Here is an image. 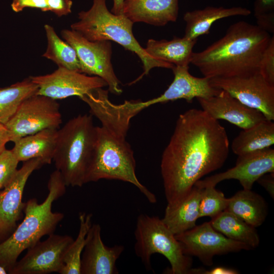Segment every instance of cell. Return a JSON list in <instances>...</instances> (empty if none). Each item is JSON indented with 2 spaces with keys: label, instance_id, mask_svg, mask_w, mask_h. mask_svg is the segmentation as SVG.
<instances>
[{
  "label": "cell",
  "instance_id": "cell-1",
  "mask_svg": "<svg viewBox=\"0 0 274 274\" xmlns=\"http://www.w3.org/2000/svg\"><path fill=\"white\" fill-rule=\"evenodd\" d=\"M229 142L225 128L201 110L180 114L160 164L167 206L183 199L205 175L227 160Z\"/></svg>",
  "mask_w": 274,
  "mask_h": 274
},
{
  "label": "cell",
  "instance_id": "cell-2",
  "mask_svg": "<svg viewBox=\"0 0 274 274\" xmlns=\"http://www.w3.org/2000/svg\"><path fill=\"white\" fill-rule=\"evenodd\" d=\"M271 38L258 26L238 21L205 49L193 52L190 63L210 79L258 74L261 58Z\"/></svg>",
  "mask_w": 274,
  "mask_h": 274
},
{
  "label": "cell",
  "instance_id": "cell-3",
  "mask_svg": "<svg viewBox=\"0 0 274 274\" xmlns=\"http://www.w3.org/2000/svg\"><path fill=\"white\" fill-rule=\"evenodd\" d=\"M66 187L60 173L56 169L50 175L49 192L44 201L39 203L33 198L25 202L22 221L6 240L0 243V265L8 273L22 252L35 245L43 236L54 233L64 214L53 212L52 204L64 195Z\"/></svg>",
  "mask_w": 274,
  "mask_h": 274
},
{
  "label": "cell",
  "instance_id": "cell-4",
  "mask_svg": "<svg viewBox=\"0 0 274 274\" xmlns=\"http://www.w3.org/2000/svg\"><path fill=\"white\" fill-rule=\"evenodd\" d=\"M96 138L97 126L92 116L87 114L74 117L58 129L53 161L66 186L87 183Z\"/></svg>",
  "mask_w": 274,
  "mask_h": 274
},
{
  "label": "cell",
  "instance_id": "cell-5",
  "mask_svg": "<svg viewBox=\"0 0 274 274\" xmlns=\"http://www.w3.org/2000/svg\"><path fill=\"white\" fill-rule=\"evenodd\" d=\"M79 21L71 25L75 30L90 41H113L135 53L142 60L143 73L133 82L149 74L154 67L173 69L174 65L150 56L134 38L133 22L123 14L116 15L107 9L106 0H93L91 8L78 14Z\"/></svg>",
  "mask_w": 274,
  "mask_h": 274
},
{
  "label": "cell",
  "instance_id": "cell-6",
  "mask_svg": "<svg viewBox=\"0 0 274 274\" xmlns=\"http://www.w3.org/2000/svg\"><path fill=\"white\" fill-rule=\"evenodd\" d=\"M135 166L133 151L126 138L102 126H97L96 146L87 182L107 179L130 183L138 188L150 203H156L155 194L138 180Z\"/></svg>",
  "mask_w": 274,
  "mask_h": 274
},
{
  "label": "cell",
  "instance_id": "cell-7",
  "mask_svg": "<svg viewBox=\"0 0 274 274\" xmlns=\"http://www.w3.org/2000/svg\"><path fill=\"white\" fill-rule=\"evenodd\" d=\"M134 236L135 253L147 269H152V255L158 253L169 261L172 273H192V258L185 254L180 242L162 219L140 214L136 220Z\"/></svg>",
  "mask_w": 274,
  "mask_h": 274
},
{
  "label": "cell",
  "instance_id": "cell-8",
  "mask_svg": "<svg viewBox=\"0 0 274 274\" xmlns=\"http://www.w3.org/2000/svg\"><path fill=\"white\" fill-rule=\"evenodd\" d=\"M62 123L60 105L56 100L34 94L25 99L5 125L10 141L49 129H58Z\"/></svg>",
  "mask_w": 274,
  "mask_h": 274
},
{
  "label": "cell",
  "instance_id": "cell-9",
  "mask_svg": "<svg viewBox=\"0 0 274 274\" xmlns=\"http://www.w3.org/2000/svg\"><path fill=\"white\" fill-rule=\"evenodd\" d=\"M62 38L75 49L81 72L103 79L109 87L108 91L116 95L122 90L111 63L112 46L110 41H90L72 29H63Z\"/></svg>",
  "mask_w": 274,
  "mask_h": 274
},
{
  "label": "cell",
  "instance_id": "cell-10",
  "mask_svg": "<svg viewBox=\"0 0 274 274\" xmlns=\"http://www.w3.org/2000/svg\"><path fill=\"white\" fill-rule=\"evenodd\" d=\"M215 88L224 90L245 106L260 112L265 119L274 120V86L260 73L244 77L210 79Z\"/></svg>",
  "mask_w": 274,
  "mask_h": 274
},
{
  "label": "cell",
  "instance_id": "cell-11",
  "mask_svg": "<svg viewBox=\"0 0 274 274\" xmlns=\"http://www.w3.org/2000/svg\"><path fill=\"white\" fill-rule=\"evenodd\" d=\"M187 255L197 257L204 264H213V257L231 252L252 249L249 246L230 239L216 230L210 222L176 234Z\"/></svg>",
  "mask_w": 274,
  "mask_h": 274
},
{
  "label": "cell",
  "instance_id": "cell-12",
  "mask_svg": "<svg viewBox=\"0 0 274 274\" xmlns=\"http://www.w3.org/2000/svg\"><path fill=\"white\" fill-rule=\"evenodd\" d=\"M74 240L68 235L50 234L46 240L40 241L28 249L8 273H60L64 266L65 254Z\"/></svg>",
  "mask_w": 274,
  "mask_h": 274
},
{
  "label": "cell",
  "instance_id": "cell-13",
  "mask_svg": "<svg viewBox=\"0 0 274 274\" xmlns=\"http://www.w3.org/2000/svg\"><path fill=\"white\" fill-rule=\"evenodd\" d=\"M44 164L40 158L23 162L9 184L0 191V243L13 233L24 217L25 202L22 197L25 185L31 174Z\"/></svg>",
  "mask_w": 274,
  "mask_h": 274
},
{
  "label": "cell",
  "instance_id": "cell-14",
  "mask_svg": "<svg viewBox=\"0 0 274 274\" xmlns=\"http://www.w3.org/2000/svg\"><path fill=\"white\" fill-rule=\"evenodd\" d=\"M29 78L38 86L37 94L55 100L73 96L80 98L94 89L107 86L99 77L62 67L49 74Z\"/></svg>",
  "mask_w": 274,
  "mask_h": 274
},
{
  "label": "cell",
  "instance_id": "cell-15",
  "mask_svg": "<svg viewBox=\"0 0 274 274\" xmlns=\"http://www.w3.org/2000/svg\"><path fill=\"white\" fill-rule=\"evenodd\" d=\"M269 173H274V149L270 148L238 156L234 167L200 180L194 186L203 188L215 186L225 180L235 179L244 189L250 190L260 177Z\"/></svg>",
  "mask_w": 274,
  "mask_h": 274
},
{
  "label": "cell",
  "instance_id": "cell-16",
  "mask_svg": "<svg viewBox=\"0 0 274 274\" xmlns=\"http://www.w3.org/2000/svg\"><path fill=\"white\" fill-rule=\"evenodd\" d=\"M124 250L123 246H106L101 237V227L91 225L86 236L81 255L80 274H117L116 261Z\"/></svg>",
  "mask_w": 274,
  "mask_h": 274
},
{
  "label": "cell",
  "instance_id": "cell-17",
  "mask_svg": "<svg viewBox=\"0 0 274 274\" xmlns=\"http://www.w3.org/2000/svg\"><path fill=\"white\" fill-rule=\"evenodd\" d=\"M196 99L202 110L214 119L226 120L243 129L266 120L260 112L245 106L223 90L209 98Z\"/></svg>",
  "mask_w": 274,
  "mask_h": 274
},
{
  "label": "cell",
  "instance_id": "cell-18",
  "mask_svg": "<svg viewBox=\"0 0 274 274\" xmlns=\"http://www.w3.org/2000/svg\"><path fill=\"white\" fill-rule=\"evenodd\" d=\"M172 70L174 75L172 83L161 95L149 100L150 106L179 99L191 102L194 98H209L221 91L211 85L210 78L191 75L189 65L174 66Z\"/></svg>",
  "mask_w": 274,
  "mask_h": 274
},
{
  "label": "cell",
  "instance_id": "cell-19",
  "mask_svg": "<svg viewBox=\"0 0 274 274\" xmlns=\"http://www.w3.org/2000/svg\"><path fill=\"white\" fill-rule=\"evenodd\" d=\"M178 12V0H124L122 8V14L133 23L158 26L175 22Z\"/></svg>",
  "mask_w": 274,
  "mask_h": 274
},
{
  "label": "cell",
  "instance_id": "cell-20",
  "mask_svg": "<svg viewBox=\"0 0 274 274\" xmlns=\"http://www.w3.org/2000/svg\"><path fill=\"white\" fill-rule=\"evenodd\" d=\"M58 129H46L22 137L15 142L12 151L19 162L40 158L50 164L56 148Z\"/></svg>",
  "mask_w": 274,
  "mask_h": 274
},
{
  "label": "cell",
  "instance_id": "cell-21",
  "mask_svg": "<svg viewBox=\"0 0 274 274\" xmlns=\"http://www.w3.org/2000/svg\"><path fill=\"white\" fill-rule=\"evenodd\" d=\"M202 188L194 186L181 201L167 206L162 220L175 234L189 230L196 226L199 216V202Z\"/></svg>",
  "mask_w": 274,
  "mask_h": 274
},
{
  "label": "cell",
  "instance_id": "cell-22",
  "mask_svg": "<svg viewBox=\"0 0 274 274\" xmlns=\"http://www.w3.org/2000/svg\"><path fill=\"white\" fill-rule=\"evenodd\" d=\"M251 11L241 7L226 8L208 6L202 9L187 12L183 19L186 23L184 37L197 40L202 35L208 34L212 24L216 21L235 16H247Z\"/></svg>",
  "mask_w": 274,
  "mask_h": 274
},
{
  "label": "cell",
  "instance_id": "cell-23",
  "mask_svg": "<svg viewBox=\"0 0 274 274\" xmlns=\"http://www.w3.org/2000/svg\"><path fill=\"white\" fill-rule=\"evenodd\" d=\"M225 211L232 213L256 228L264 222L267 216L268 207L266 201L260 195L251 189H243L227 198Z\"/></svg>",
  "mask_w": 274,
  "mask_h": 274
},
{
  "label": "cell",
  "instance_id": "cell-24",
  "mask_svg": "<svg viewBox=\"0 0 274 274\" xmlns=\"http://www.w3.org/2000/svg\"><path fill=\"white\" fill-rule=\"evenodd\" d=\"M197 40L184 37H175L170 41L149 39L145 49L155 59L175 66H187L191 62L192 49Z\"/></svg>",
  "mask_w": 274,
  "mask_h": 274
},
{
  "label": "cell",
  "instance_id": "cell-25",
  "mask_svg": "<svg viewBox=\"0 0 274 274\" xmlns=\"http://www.w3.org/2000/svg\"><path fill=\"white\" fill-rule=\"evenodd\" d=\"M273 144L274 123L265 120L243 129L233 139L231 149L239 156L270 148Z\"/></svg>",
  "mask_w": 274,
  "mask_h": 274
},
{
  "label": "cell",
  "instance_id": "cell-26",
  "mask_svg": "<svg viewBox=\"0 0 274 274\" xmlns=\"http://www.w3.org/2000/svg\"><path fill=\"white\" fill-rule=\"evenodd\" d=\"M210 223L218 231L226 237L255 248L259 244V236L255 227L232 213L224 211L212 218Z\"/></svg>",
  "mask_w": 274,
  "mask_h": 274
},
{
  "label": "cell",
  "instance_id": "cell-27",
  "mask_svg": "<svg viewBox=\"0 0 274 274\" xmlns=\"http://www.w3.org/2000/svg\"><path fill=\"white\" fill-rule=\"evenodd\" d=\"M38 85L30 78L0 88V123L5 125L17 111L21 103L36 94Z\"/></svg>",
  "mask_w": 274,
  "mask_h": 274
},
{
  "label": "cell",
  "instance_id": "cell-28",
  "mask_svg": "<svg viewBox=\"0 0 274 274\" xmlns=\"http://www.w3.org/2000/svg\"><path fill=\"white\" fill-rule=\"evenodd\" d=\"M44 28L47 47L42 56L53 61L58 67L81 73L80 64L73 47L61 39L52 26L45 24Z\"/></svg>",
  "mask_w": 274,
  "mask_h": 274
},
{
  "label": "cell",
  "instance_id": "cell-29",
  "mask_svg": "<svg viewBox=\"0 0 274 274\" xmlns=\"http://www.w3.org/2000/svg\"><path fill=\"white\" fill-rule=\"evenodd\" d=\"M92 215L80 213L79 230L77 237L74 239L64 257V266L60 274H80L81 255L86 243V236L92 224Z\"/></svg>",
  "mask_w": 274,
  "mask_h": 274
},
{
  "label": "cell",
  "instance_id": "cell-30",
  "mask_svg": "<svg viewBox=\"0 0 274 274\" xmlns=\"http://www.w3.org/2000/svg\"><path fill=\"white\" fill-rule=\"evenodd\" d=\"M227 204V198L223 193L216 189L215 186H208L202 188L199 202V216L216 217L225 211Z\"/></svg>",
  "mask_w": 274,
  "mask_h": 274
},
{
  "label": "cell",
  "instance_id": "cell-31",
  "mask_svg": "<svg viewBox=\"0 0 274 274\" xmlns=\"http://www.w3.org/2000/svg\"><path fill=\"white\" fill-rule=\"evenodd\" d=\"M254 10L257 26L268 32H273L274 0H255Z\"/></svg>",
  "mask_w": 274,
  "mask_h": 274
},
{
  "label": "cell",
  "instance_id": "cell-32",
  "mask_svg": "<svg viewBox=\"0 0 274 274\" xmlns=\"http://www.w3.org/2000/svg\"><path fill=\"white\" fill-rule=\"evenodd\" d=\"M19 162L12 149H6L0 153V190L12 180L18 170Z\"/></svg>",
  "mask_w": 274,
  "mask_h": 274
},
{
  "label": "cell",
  "instance_id": "cell-33",
  "mask_svg": "<svg viewBox=\"0 0 274 274\" xmlns=\"http://www.w3.org/2000/svg\"><path fill=\"white\" fill-rule=\"evenodd\" d=\"M260 74L271 85L274 86V37L265 50L260 61Z\"/></svg>",
  "mask_w": 274,
  "mask_h": 274
},
{
  "label": "cell",
  "instance_id": "cell-34",
  "mask_svg": "<svg viewBox=\"0 0 274 274\" xmlns=\"http://www.w3.org/2000/svg\"><path fill=\"white\" fill-rule=\"evenodd\" d=\"M11 8L17 13L25 8L40 9L43 12L49 11L46 0H13Z\"/></svg>",
  "mask_w": 274,
  "mask_h": 274
},
{
  "label": "cell",
  "instance_id": "cell-35",
  "mask_svg": "<svg viewBox=\"0 0 274 274\" xmlns=\"http://www.w3.org/2000/svg\"><path fill=\"white\" fill-rule=\"evenodd\" d=\"M46 2L49 11L58 17L68 15L72 12V0H46Z\"/></svg>",
  "mask_w": 274,
  "mask_h": 274
},
{
  "label": "cell",
  "instance_id": "cell-36",
  "mask_svg": "<svg viewBox=\"0 0 274 274\" xmlns=\"http://www.w3.org/2000/svg\"><path fill=\"white\" fill-rule=\"evenodd\" d=\"M265 189L270 196H274V173L265 174L260 177L256 181Z\"/></svg>",
  "mask_w": 274,
  "mask_h": 274
},
{
  "label": "cell",
  "instance_id": "cell-37",
  "mask_svg": "<svg viewBox=\"0 0 274 274\" xmlns=\"http://www.w3.org/2000/svg\"><path fill=\"white\" fill-rule=\"evenodd\" d=\"M238 271L234 269L224 266H217L206 270L202 268H198L197 273L203 274H237Z\"/></svg>",
  "mask_w": 274,
  "mask_h": 274
},
{
  "label": "cell",
  "instance_id": "cell-38",
  "mask_svg": "<svg viewBox=\"0 0 274 274\" xmlns=\"http://www.w3.org/2000/svg\"><path fill=\"white\" fill-rule=\"evenodd\" d=\"M10 141L8 129L4 124L0 123V153L6 149V144Z\"/></svg>",
  "mask_w": 274,
  "mask_h": 274
},
{
  "label": "cell",
  "instance_id": "cell-39",
  "mask_svg": "<svg viewBox=\"0 0 274 274\" xmlns=\"http://www.w3.org/2000/svg\"><path fill=\"white\" fill-rule=\"evenodd\" d=\"M124 0H113V6L111 12L116 15L122 14V8Z\"/></svg>",
  "mask_w": 274,
  "mask_h": 274
},
{
  "label": "cell",
  "instance_id": "cell-40",
  "mask_svg": "<svg viewBox=\"0 0 274 274\" xmlns=\"http://www.w3.org/2000/svg\"><path fill=\"white\" fill-rule=\"evenodd\" d=\"M7 273H8L7 270L4 267L0 265V274H7Z\"/></svg>",
  "mask_w": 274,
  "mask_h": 274
},
{
  "label": "cell",
  "instance_id": "cell-41",
  "mask_svg": "<svg viewBox=\"0 0 274 274\" xmlns=\"http://www.w3.org/2000/svg\"><path fill=\"white\" fill-rule=\"evenodd\" d=\"M0 191H1V190H0Z\"/></svg>",
  "mask_w": 274,
  "mask_h": 274
}]
</instances>
